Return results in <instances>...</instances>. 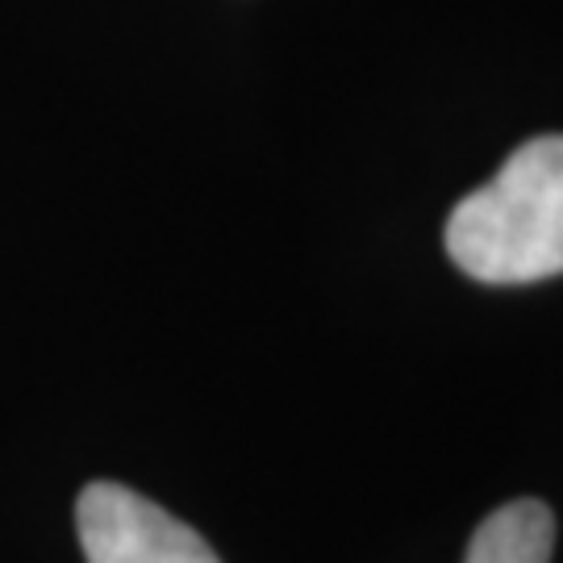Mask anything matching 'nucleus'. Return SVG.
I'll return each instance as SVG.
<instances>
[{"label":"nucleus","instance_id":"obj_1","mask_svg":"<svg viewBox=\"0 0 563 563\" xmlns=\"http://www.w3.org/2000/svg\"><path fill=\"white\" fill-rule=\"evenodd\" d=\"M446 255L481 284L563 276V134L522 142L446 218Z\"/></svg>","mask_w":563,"mask_h":563},{"label":"nucleus","instance_id":"obj_2","mask_svg":"<svg viewBox=\"0 0 563 563\" xmlns=\"http://www.w3.org/2000/svg\"><path fill=\"white\" fill-rule=\"evenodd\" d=\"M76 530L88 563H222L192 526L113 481L84 488Z\"/></svg>","mask_w":563,"mask_h":563},{"label":"nucleus","instance_id":"obj_3","mask_svg":"<svg viewBox=\"0 0 563 563\" xmlns=\"http://www.w3.org/2000/svg\"><path fill=\"white\" fill-rule=\"evenodd\" d=\"M555 514L534 497L493 509L476 530L463 563H551Z\"/></svg>","mask_w":563,"mask_h":563}]
</instances>
